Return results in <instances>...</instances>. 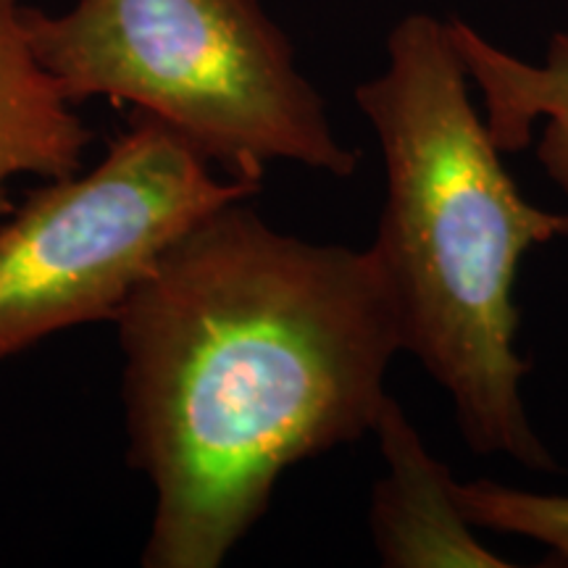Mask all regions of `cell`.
Returning a JSON list of instances; mask_svg holds the SVG:
<instances>
[{"instance_id":"1","label":"cell","mask_w":568,"mask_h":568,"mask_svg":"<svg viewBox=\"0 0 568 568\" xmlns=\"http://www.w3.org/2000/svg\"><path fill=\"white\" fill-rule=\"evenodd\" d=\"M126 458L155 493L145 568H219L287 468L374 432L403 332L368 247L245 201L176 237L116 316Z\"/></svg>"},{"instance_id":"2","label":"cell","mask_w":568,"mask_h":568,"mask_svg":"<svg viewBox=\"0 0 568 568\" xmlns=\"http://www.w3.org/2000/svg\"><path fill=\"white\" fill-rule=\"evenodd\" d=\"M450 24L408 13L387 38V67L355 88L385 159L387 193L368 245L410 353L450 395L474 456L552 471L531 424L516 351L524 255L568 237V213L516 187L471 90Z\"/></svg>"},{"instance_id":"3","label":"cell","mask_w":568,"mask_h":568,"mask_svg":"<svg viewBox=\"0 0 568 568\" xmlns=\"http://www.w3.org/2000/svg\"><path fill=\"white\" fill-rule=\"evenodd\" d=\"M21 17L71 103H132L234 180L261 184L276 161L339 180L358 166L261 0H77Z\"/></svg>"},{"instance_id":"4","label":"cell","mask_w":568,"mask_h":568,"mask_svg":"<svg viewBox=\"0 0 568 568\" xmlns=\"http://www.w3.org/2000/svg\"><path fill=\"white\" fill-rule=\"evenodd\" d=\"M258 190L213 176L172 126L134 111L95 169L32 190L0 224V361L71 326L113 324L176 237Z\"/></svg>"},{"instance_id":"5","label":"cell","mask_w":568,"mask_h":568,"mask_svg":"<svg viewBox=\"0 0 568 568\" xmlns=\"http://www.w3.org/2000/svg\"><path fill=\"white\" fill-rule=\"evenodd\" d=\"M385 458L376 479L368 527L387 568H506L500 552L477 537L458 500V479L435 458L406 410L387 395L374 424Z\"/></svg>"},{"instance_id":"6","label":"cell","mask_w":568,"mask_h":568,"mask_svg":"<svg viewBox=\"0 0 568 568\" xmlns=\"http://www.w3.org/2000/svg\"><path fill=\"white\" fill-rule=\"evenodd\" d=\"M21 9L19 0H0V224L17 211L11 180L80 174L95 138L34 55Z\"/></svg>"},{"instance_id":"7","label":"cell","mask_w":568,"mask_h":568,"mask_svg":"<svg viewBox=\"0 0 568 568\" xmlns=\"http://www.w3.org/2000/svg\"><path fill=\"white\" fill-rule=\"evenodd\" d=\"M450 34L468 80L481 92L485 122L503 153L527 148L539 122L537 161L568 197V32L552 34L545 61H521L450 19Z\"/></svg>"},{"instance_id":"8","label":"cell","mask_w":568,"mask_h":568,"mask_svg":"<svg viewBox=\"0 0 568 568\" xmlns=\"http://www.w3.org/2000/svg\"><path fill=\"white\" fill-rule=\"evenodd\" d=\"M458 500L477 529L531 539L550 552L552 564L568 566V495L529 493L493 479H474L458 481Z\"/></svg>"}]
</instances>
